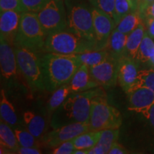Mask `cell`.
<instances>
[{
    "label": "cell",
    "instance_id": "7c38bea8",
    "mask_svg": "<svg viewBox=\"0 0 154 154\" xmlns=\"http://www.w3.org/2000/svg\"><path fill=\"white\" fill-rule=\"evenodd\" d=\"M135 59L124 56L119 59L118 83L127 94L136 83L138 76V65Z\"/></svg>",
    "mask_w": 154,
    "mask_h": 154
},
{
    "label": "cell",
    "instance_id": "f546056e",
    "mask_svg": "<svg viewBox=\"0 0 154 154\" xmlns=\"http://www.w3.org/2000/svg\"><path fill=\"white\" fill-rule=\"evenodd\" d=\"M88 2L92 7L106 13L116 22L115 0H88Z\"/></svg>",
    "mask_w": 154,
    "mask_h": 154
},
{
    "label": "cell",
    "instance_id": "60d3db41",
    "mask_svg": "<svg viewBox=\"0 0 154 154\" xmlns=\"http://www.w3.org/2000/svg\"><path fill=\"white\" fill-rule=\"evenodd\" d=\"M154 0H139V5H138V11L140 13V14L143 12L144 9L146 8L148 5H150L151 2H153Z\"/></svg>",
    "mask_w": 154,
    "mask_h": 154
},
{
    "label": "cell",
    "instance_id": "f35d334b",
    "mask_svg": "<svg viewBox=\"0 0 154 154\" xmlns=\"http://www.w3.org/2000/svg\"><path fill=\"white\" fill-rule=\"evenodd\" d=\"M146 31L150 37L154 39V19H146Z\"/></svg>",
    "mask_w": 154,
    "mask_h": 154
},
{
    "label": "cell",
    "instance_id": "74e56055",
    "mask_svg": "<svg viewBox=\"0 0 154 154\" xmlns=\"http://www.w3.org/2000/svg\"><path fill=\"white\" fill-rule=\"evenodd\" d=\"M145 118L149 121L152 126L154 127V103L147 110L142 113Z\"/></svg>",
    "mask_w": 154,
    "mask_h": 154
},
{
    "label": "cell",
    "instance_id": "6da1fadb",
    "mask_svg": "<svg viewBox=\"0 0 154 154\" xmlns=\"http://www.w3.org/2000/svg\"><path fill=\"white\" fill-rule=\"evenodd\" d=\"M103 94L106 93L102 86L72 94L53 112L51 126L55 128L74 123H88L92 100Z\"/></svg>",
    "mask_w": 154,
    "mask_h": 154
},
{
    "label": "cell",
    "instance_id": "d6a6232c",
    "mask_svg": "<svg viewBox=\"0 0 154 154\" xmlns=\"http://www.w3.org/2000/svg\"><path fill=\"white\" fill-rule=\"evenodd\" d=\"M4 11L24 12L21 0H0V11Z\"/></svg>",
    "mask_w": 154,
    "mask_h": 154
},
{
    "label": "cell",
    "instance_id": "b9f144b4",
    "mask_svg": "<svg viewBox=\"0 0 154 154\" xmlns=\"http://www.w3.org/2000/svg\"><path fill=\"white\" fill-rule=\"evenodd\" d=\"M129 2L132 11H138V5H139V0H128Z\"/></svg>",
    "mask_w": 154,
    "mask_h": 154
},
{
    "label": "cell",
    "instance_id": "5bb4252c",
    "mask_svg": "<svg viewBox=\"0 0 154 154\" xmlns=\"http://www.w3.org/2000/svg\"><path fill=\"white\" fill-rule=\"evenodd\" d=\"M21 16L22 13L15 11H4L0 13V34L14 46Z\"/></svg>",
    "mask_w": 154,
    "mask_h": 154
},
{
    "label": "cell",
    "instance_id": "603a6c76",
    "mask_svg": "<svg viewBox=\"0 0 154 154\" xmlns=\"http://www.w3.org/2000/svg\"><path fill=\"white\" fill-rule=\"evenodd\" d=\"M142 22L143 19L138 11H132L123 17L116 26V29L122 33L128 34Z\"/></svg>",
    "mask_w": 154,
    "mask_h": 154
},
{
    "label": "cell",
    "instance_id": "ac0fdd59",
    "mask_svg": "<svg viewBox=\"0 0 154 154\" xmlns=\"http://www.w3.org/2000/svg\"><path fill=\"white\" fill-rule=\"evenodd\" d=\"M23 120L26 129L42 140L46 130V122L43 117L32 111H26L23 115Z\"/></svg>",
    "mask_w": 154,
    "mask_h": 154
},
{
    "label": "cell",
    "instance_id": "ffe728a7",
    "mask_svg": "<svg viewBox=\"0 0 154 154\" xmlns=\"http://www.w3.org/2000/svg\"><path fill=\"white\" fill-rule=\"evenodd\" d=\"M0 144L2 147L11 153H17L20 147L14 131L10 125L2 120L0 122Z\"/></svg>",
    "mask_w": 154,
    "mask_h": 154
},
{
    "label": "cell",
    "instance_id": "9c48e42d",
    "mask_svg": "<svg viewBox=\"0 0 154 154\" xmlns=\"http://www.w3.org/2000/svg\"><path fill=\"white\" fill-rule=\"evenodd\" d=\"M90 131L88 123H74L54 128L44 135L42 143L51 148H55L67 140H73L76 136Z\"/></svg>",
    "mask_w": 154,
    "mask_h": 154
},
{
    "label": "cell",
    "instance_id": "f1b7e54d",
    "mask_svg": "<svg viewBox=\"0 0 154 154\" xmlns=\"http://www.w3.org/2000/svg\"><path fill=\"white\" fill-rule=\"evenodd\" d=\"M119 136V128L114 129H106L102 131V134L100 138L98 145L101 146L104 150L105 153H109V150L113 143L117 141Z\"/></svg>",
    "mask_w": 154,
    "mask_h": 154
},
{
    "label": "cell",
    "instance_id": "5b68a950",
    "mask_svg": "<svg viewBox=\"0 0 154 154\" xmlns=\"http://www.w3.org/2000/svg\"><path fill=\"white\" fill-rule=\"evenodd\" d=\"M88 124L90 131L119 128L122 117L118 109L109 104L106 94H103L92 100Z\"/></svg>",
    "mask_w": 154,
    "mask_h": 154
},
{
    "label": "cell",
    "instance_id": "2e32d148",
    "mask_svg": "<svg viewBox=\"0 0 154 154\" xmlns=\"http://www.w3.org/2000/svg\"><path fill=\"white\" fill-rule=\"evenodd\" d=\"M72 93L85 91L100 86L91 77L89 67L82 63L69 83Z\"/></svg>",
    "mask_w": 154,
    "mask_h": 154
},
{
    "label": "cell",
    "instance_id": "4dcf8cb0",
    "mask_svg": "<svg viewBox=\"0 0 154 154\" xmlns=\"http://www.w3.org/2000/svg\"><path fill=\"white\" fill-rule=\"evenodd\" d=\"M131 11H132V9L128 0H115L116 24H118L123 17Z\"/></svg>",
    "mask_w": 154,
    "mask_h": 154
},
{
    "label": "cell",
    "instance_id": "d6986e66",
    "mask_svg": "<svg viewBox=\"0 0 154 154\" xmlns=\"http://www.w3.org/2000/svg\"><path fill=\"white\" fill-rule=\"evenodd\" d=\"M146 33V26L142 22L134 31L128 34L126 42V54L128 57L136 60L138 49Z\"/></svg>",
    "mask_w": 154,
    "mask_h": 154
},
{
    "label": "cell",
    "instance_id": "30bf717a",
    "mask_svg": "<svg viewBox=\"0 0 154 154\" xmlns=\"http://www.w3.org/2000/svg\"><path fill=\"white\" fill-rule=\"evenodd\" d=\"M93 24L96 35V44L97 50L106 49L109 39L116 24L112 17L103 11L91 7Z\"/></svg>",
    "mask_w": 154,
    "mask_h": 154
},
{
    "label": "cell",
    "instance_id": "8fae6325",
    "mask_svg": "<svg viewBox=\"0 0 154 154\" xmlns=\"http://www.w3.org/2000/svg\"><path fill=\"white\" fill-rule=\"evenodd\" d=\"M119 59L110 54L104 61L96 66L90 67L91 77L103 88L114 86L118 82Z\"/></svg>",
    "mask_w": 154,
    "mask_h": 154
},
{
    "label": "cell",
    "instance_id": "d4e9b609",
    "mask_svg": "<svg viewBox=\"0 0 154 154\" xmlns=\"http://www.w3.org/2000/svg\"><path fill=\"white\" fill-rule=\"evenodd\" d=\"M53 92L52 96L49 99L47 104L49 113L54 112L56 109L62 104L65 100L71 95V94H72L69 84H66L60 86Z\"/></svg>",
    "mask_w": 154,
    "mask_h": 154
},
{
    "label": "cell",
    "instance_id": "83f0119b",
    "mask_svg": "<svg viewBox=\"0 0 154 154\" xmlns=\"http://www.w3.org/2000/svg\"><path fill=\"white\" fill-rule=\"evenodd\" d=\"M139 87H146L154 92V69L138 71L136 83L129 91Z\"/></svg>",
    "mask_w": 154,
    "mask_h": 154
},
{
    "label": "cell",
    "instance_id": "7bdbcfd3",
    "mask_svg": "<svg viewBox=\"0 0 154 154\" xmlns=\"http://www.w3.org/2000/svg\"><path fill=\"white\" fill-rule=\"evenodd\" d=\"M74 154H88V149H76Z\"/></svg>",
    "mask_w": 154,
    "mask_h": 154
},
{
    "label": "cell",
    "instance_id": "44dd1931",
    "mask_svg": "<svg viewBox=\"0 0 154 154\" xmlns=\"http://www.w3.org/2000/svg\"><path fill=\"white\" fill-rule=\"evenodd\" d=\"M0 95V115L1 120L10 125L11 127L16 126L18 124V119L15 112L14 108L7 99L5 91L1 90Z\"/></svg>",
    "mask_w": 154,
    "mask_h": 154
},
{
    "label": "cell",
    "instance_id": "8d00e7d4",
    "mask_svg": "<svg viewBox=\"0 0 154 154\" xmlns=\"http://www.w3.org/2000/svg\"><path fill=\"white\" fill-rule=\"evenodd\" d=\"M128 153V151L124 146L119 144L117 141L113 143L109 151V154H126Z\"/></svg>",
    "mask_w": 154,
    "mask_h": 154
},
{
    "label": "cell",
    "instance_id": "ee69618b",
    "mask_svg": "<svg viewBox=\"0 0 154 154\" xmlns=\"http://www.w3.org/2000/svg\"><path fill=\"white\" fill-rule=\"evenodd\" d=\"M148 63H149V64L151 66V69H154V57L153 58H151Z\"/></svg>",
    "mask_w": 154,
    "mask_h": 154
},
{
    "label": "cell",
    "instance_id": "e575fe53",
    "mask_svg": "<svg viewBox=\"0 0 154 154\" xmlns=\"http://www.w3.org/2000/svg\"><path fill=\"white\" fill-rule=\"evenodd\" d=\"M140 16L143 20H146L147 19H154V1L146 7L143 12L140 14Z\"/></svg>",
    "mask_w": 154,
    "mask_h": 154
},
{
    "label": "cell",
    "instance_id": "8992f818",
    "mask_svg": "<svg viewBox=\"0 0 154 154\" xmlns=\"http://www.w3.org/2000/svg\"><path fill=\"white\" fill-rule=\"evenodd\" d=\"M18 69L34 91L45 90L42 63V52L15 46Z\"/></svg>",
    "mask_w": 154,
    "mask_h": 154
},
{
    "label": "cell",
    "instance_id": "1f68e13d",
    "mask_svg": "<svg viewBox=\"0 0 154 154\" xmlns=\"http://www.w3.org/2000/svg\"><path fill=\"white\" fill-rule=\"evenodd\" d=\"M50 0H21L24 12L38 13Z\"/></svg>",
    "mask_w": 154,
    "mask_h": 154
},
{
    "label": "cell",
    "instance_id": "7a4b0ae2",
    "mask_svg": "<svg viewBox=\"0 0 154 154\" xmlns=\"http://www.w3.org/2000/svg\"><path fill=\"white\" fill-rule=\"evenodd\" d=\"M42 63L45 90L54 91L68 84L82 64L76 55L42 52Z\"/></svg>",
    "mask_w": 154,
    "mask_h": 154
},
{
    "label": "cell",
    "instance_id": "836d02e7",
    "mask_svg": "<svg viewBox=\"0 0 154 154\" xmlns=\"http://www.w3.org/2000/svg\"><path fill=\"white\" fill-rule=\"evenodd\" d=\"M76 149L72 140H71L63 142L55 147L51 153L54 154H74Z\"/></svg>",
    "mask_w": 154,
    "mask_h": 154
},
{
    "label": "cell",
    "instance_id": "ba28073f",
    "mask_svg": "<svg viewBox=\"0 0 154 154\" xmlns=\"http://www.w3.org/2000/svg\"><path fill=\"white\" fill-rule=\"evenodd\" d=\"M36 14L47 36L66 30L67 13L63 0H50Z\"/></svg>",
    "mask_w": 154,
    "mask_h": 154
},
{
    "label": "cell",
    "instance_id": "3957f363",
    "mask_svg": "<svg viewBox=\"0 0 154 154\" xmlns=\"http://www.w3.org/2000/svg\"><path fill=\"white\" fill-rule=\"evenodd\" d=\"M97 50L95 42L64 30L51 34L46 38L42 52L63 55H76Z\"/></svg>",
    "mask_w": 154,
    "mask_h": 154
},
{
    "label": "cell",
    "instance_id": "7402d4cb",
    "mask_svg": "<svg viewBox=\"0 0 154 154\" xmlns=\"http://www.w3.org/2000/svg\"><path fill=\"white\" fill-rule=\"evenodd\" d=\"M103 131V130H102ZM102 131H88L72 140L76 149H89L99 141Z\"/></svg>",
    "mask_w": 154,
    "mask_h": 154
},
{
    "label": "cell",
    "instance_id": "9a60e30c",
    "mask_svg": "<svg viewBox=\"0 0 154 154\" xmlns=\"http://www.w3.org/2000/svg\"><path fill=\"white\" fill-rule=\"evenodd\" d=\"M128 109L142 113L154 103V92L146 87H139L128 92Z\"/></svg>",
    "mask_w": 154,
    "mask_h": 154
},
{
    "label": "cell",
    "instance_id": "4316f807",
    "mask_svg": "<svg viewBox=\"0 0 154 154\" xmlns=\"http://www.w3.org/2000/svg\"><path fill=\"white\" fill-rule=\"evenodd\" d=\"M14 131L20 146L40 148L42 143H43L40 141L38 138H36L35 136L31 134L28 130L16 128Z\"/></svg>",
    "mask_w": 154,
    "mask_h": 154
},
{
    "label": "cell",
    "instance_id": "e0dca14e",
    "mask_svg": "<svg viewBox=\"0 0 154 154\" xmlns=\"http://www.w3.org/2000/svg\"><path fill=\"white\" fill-rule=\"evenodd\" d=\"M127 36L128 34L122 33L115 28L111 34L106 49L118 59L127 56L126 49Z\"/></svg>",
    "mask_w": 154,
    "mask_h": 154
},
{
    "label": "cell",
    "instance_id": "ab89813d",
    "mask_svg": "<svg viewBox=\"0 0 154 154\" xmlns=\"http://www.w3.org/2000/svg\"><path fill=\"white\" fill-rule=\"evenodd\" d=\"M88 154H106L104 150L101 146L96 144L91 149H88Z\"/></svg>",
    "mask_w": 154,
    "mask_h": 154
},
{
    "label": "cell",
    "instance_id": "484cf974",
    "mask_svg": "<svg viewBox=\"0 0 154 154\" xmlns=\"http://www.w3.org/2000/svg\"><path fill=\"white\" fill-rule=\"evenodd\" d=\"M154 57V39L150 37L146 31L139 49H138L136 61L142 63H148Z\"/></svg>",
    "mask_w": 154,
    "mask_h": 154
},
{
    "label": "cell",
    "instance_id": "52a82bcc",
    "mask_svg": "<svg viewBox=\"0 0 154 154\" xmlns=\"http://www.w3.org/2000/svg\"><path fill=\"white\" fill-rule=\"evenodd\" d=\"M66 7V30L96 43L91 8L82 3L69 4Z\"/></svg>",
    "mask_w": 154,
    "mask_h": 154
},
{
    "label": "cell",
    "instance_id": "cb8c5ba5",
    "mask_svg": "<svg viewBox=\"0 0 154 154\" xmlns=\"http://www.w3.org/2000/svg\"><path fill=\"white\" fill-rule=\"evenodd\" d=\"M76 56L81 62L90 68L104 61L110 56V53L106 49L94 50L76 54Z\"/></svg>",
    "mask_w": 154,
    "mask_h": 154
},
{
    "label": "cell",
    "instance_id": "4fadbf2b",
    "mask_svg": "<svg viewBox=\"0 0 154 154\" xmlns=\"http://www.w3.org/2000/svg\"><path fill=\"white\" fill-rule=\"evenodd\" d=\"M14 46L5 38H0V68L1 75L5 79H10L17 73V56Z\"/></svg>",
    "mask_w": 154,
    "mask_h": 154
},
{
    "label": "cell",
    "instance_id": "277c9868",
    "mask_svg": "<svg viewBox=\"0 0 154 154\" xmlns=\"http://www.w3.org/2000/svg\"><path fill=\"white\" fill-rule=\"evenodd\" d=\"M47 36L36 13H22L15 46L42 52Z\"/></svg>",
    "mask_w": 154,
    "mask_h": 154
},
{
    "label": "cell",
    "instance_id": "d590c367",
    "mask_svg": "<svg viewBox=\"0 0 154 154\" xmlns=\"http://www.w3.org/2000/svg\"><path fill=\"white\" fill-rule=\"evenodd\" d=\"M17 153L19 154H41L42 153L40 148L36 147H22L20 146Z\"/></svg>",
    "mask_w": 154,
    "mask_h": 154
}]
</instances>
